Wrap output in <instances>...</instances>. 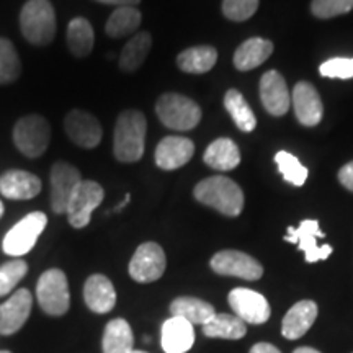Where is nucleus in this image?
Returning <instances> with one entry per match:
<instances>
[{
  "label": "nucleus",
  "mask_w": 353,
  "mask_h": 353,
  "mask_svg": "<svg viewBox=\"0 0 353 353\" xmlns=\"http://www.w3.org/2000/svg\"><path fill=\"white\" fill-rule=\"evenodd\" d=\"M82 182L81 172L68 162H56L51 169V208L63 214L68 211L69 201Z\"/></svg>",
  "instance_id": "obj_10"
},
{
  "label": "nucleus",
  "mask_w": 353,
  "mask_h": 353,
  "mask_svg": "<svg viewBox=\"0 0 353 353\" xmlns=\"http://www.w3.org/2000/svg\"><path fill=\"white\" fill-rule=\"evenodd\" d=\"M28 272V265L25 260L15 259L3 263L0 267V296L12 293V290L20 283L21 278Z\"/></svg>",
  "instance_id": "obj_35"
},
{
  "label": "nucleus",
  "mask_w": 353,
  "mask_h": 353,
  "mask_svg": "<svg viewBox=\"0 0 353 353\" xmlns=\"http://www.w3.org/2000/svg\"><path fill=\"white\" fill-rule=\"evenodd\" d=\"M339 180H341L343 187L353 192V161L342 167L341 172H339Z\"/></svg>",
  "instance_id": "obj_39"
},
{
  "label": "nucleus",
  "mask_w": 353,
  "mask_h": 353,
  "mask_svg": "<svg viewBox=\"0 0 353 353\" xmlns=\"http://www.w3.org/2000/svg\"><path fill=\"white\" fill-rule=\"evenodd\" d=\"M211 268L218 275L237 276L242 280L255 281L263 275V267L250 255L239 250H223L211 259Z\"/></svg>",
  "instance_id": "obj_11"
},
{
  "label": "nucleus",
  "mask_w": 353,
  "mask_h": 353,
  "mask_svg": "<svg viewBox=\"0 0 353 353\" xmlns=\"http://www.w3.org/2000/svg\"><path fill=\"white\" fill-rule=\"evenodd\" d=\"M218 61V51L213 46H195L180 52L176 57V64L183 72L205 74L213 69Z\"/></svg>",
  "instance_id": "obj_27"
},
{
  "label": "nucleus",
  "mask_w": 353,
  "mask_h": 353,
  "mask_svg": "<svg viewBox=\"0 0 353 353\" xmlns=\"http://www.w3.org/2000/svg\"><path fill=\"white\" fill-rule=\"evenodd\" d=\"M275 162L278 165V170L283 175L286 182L294 185V187H303V185L306 183L307 169L299 162V159L296 156H293V154L286 151H280L276 152Z\"/></svg>",
  "instance_id": "obj_33"
},
{
  "label": "nucleus",
  "mask_w": 353,
  "mask_h": 353,
  "mask_svg": "<svg viewBox=\"0 0 353 353\" xmlns=\"http://www.w3.org/2000/svg\"><path fill=\"white\" fill-rule=\"evenodd\" d=\"M247 332V325L237 316L216 314L210 322L203 325V334L210 339H228V341H239Z\"/></svg>",
  "instance_id": "obj_28"
},
{
  "label": "nucleus",
  "mask_w": 353,
  "mask_h": 353,
  "mask_svg": "<svg viewBox=\"0 0 353 353\" xmlns=\"http://www.w3.org/2000/svg\"><path fill=\"white\" fill-rule=\"evenodd\" d=\"M193 195L203 205L224 216H239L244 208V193L234 180L223 175L208 176L195 187Z\"/></svg>",
  "instance_id": "obj_1"
},
{
  "label": "nucleus",
  "mask_w": 353,
  "mask_h": 353,
  "mask_svg": "<svg viewBox=\"0 0 353 353\" xmlns=\"http://www.w3.org/2000/svg\"><path fill=\"white\" fill-rule=\"evenodd\" d=\"M229 306L245 324H263L270 319V304L254 290L236 288L229 293Z\"/></svg>",
  "instance_id": "obj_12"
},
{
  "label": "nucleus",
  "mask_w": 353,
  "mask_h": 353,
  "mask_svg": "<svg viewBox=\"0 0 353 353\" xmlns=\"http://www.w3.org/2000/svg\"><path fill=\"white\" fill-rule=\"evenodd\" d=\"M250 353H281V352L278 350L275 345H272V343L260 342V343H255V345L250 348Z\"/></svg>",
  "instance_id": "obj_40"
},
{
  "label": "nucleus",
  "mask_w": 353,
  "mask_h": 353,
  "mask_svg": "<svg viewBox=\"0 0 353 353\" xmlns=\"http://www.w3.org/2000/svg\"><path fill=\"white\" fill-rule=\"evenodd\" d=\"M41 192L37 175L25 170H8L0 176V193L8 200H32Z\"/></svg>",
  "instance_id": "obj_20"
},
{
  "label": "nucleus",
  "mask_w": 353,
  "mask_h": 353,
  "mask_svg": "<svg viewBox=\"0 0 353 353\" xmlns=\"http://www.w3.org/2000/svg\"><path fill=\"white\" fill-rule=\"evenodd\" d=\"M324 237V232L321 231L319 223L316 219H304L298 228H288L285 241L298 244L299 250L306 254V262L314 263L319 260H325L332 254L330 245H319L317 239Z\"/></svg>",
  "instance_id": "obj_13"
},
{
  "label": "nucleus",
  "mask_w": 353,
  "mask_h": 353,
  "mask_svg": "<svg viewBox=\"0 0 353 353\" xmlns=\"http://www.w3.org/2000/svg\"><path fill=\"white\" fill-rule=\"evenodd\" d=\"M94 28L90 21L82 19L70 20L68 26V44L74 56L85 57L94 50Z\"/></svg>",
  "instance_id": "obj_30"
},
{
  "label": "nucleus",
  "mask_w": 353,
  "mask_h": 353,
  "mask_svg": "<svg viewBox=\"0 0 353 353\" xmlns=\"http://www.w3.org/2000/svg\"><path fill=\"white\" fill-rule=\"evenodd\" d=\"M273 52V43L263 38H250L237 48L234 54V65L245 72L262 65Z\"/></svg>",
  "instance_id": "obj_23"
},
{
  "label": "nucleus",
  "mask_w": 353,
  "mask_h": 353,
  "mask_svg": "<svg viewBox=\"0 0 353 353\" xmlns=\"http://www.w3.org/2000/svg\"><path fill=\"white\" fill-rule=\"evenodd\" d=\"M195 343L193 325L183 317L172 316L162 325V348L165 353H187Z\"/></svg>",
  "instance_id": "obj_21"
},
{
  "label": "nucleus",
  "mask_w": 353,
  "mask_h": 353,
  "mask_svg": "<svg viewBox=\"0 0 353 353\" xmlns=\"http://www.w3.org/2000/svg\"><path fill=\"white\" fill-rule=\"evenodd\" d=\"M353 8V0H312L311 12L317 19H334L348 13Z\"/></svg>",
  "instance_id": "obj_36"
},
{
  "label": "nucleus",
  "mask_w": 353,
  "mask_h": 353,
  "mask_svg": "<svg viewBox=\"0 0 353 353\" xmlns=\"http://www.w3.org/2000/svg\"><path fill=\"white\" fill-rule=\"evenodd\" d=\"M33 306L28 290H17L10 299L0 304V335H12L23 327Z\"/></svg>",
  "instance_id": "obj_14"
},
{
  "label": "nucleus",
  "mask_w": 353,
  "mask_h": 353,
  "mask_svg": "<svg viewBox=\"0 0 353 353\" xmlns=\"http://www.w3.org/2000/svg\"><path fill=\"white\" fill-rule=\"evenodd\" d=\"M141 12L134 7H118L107 21V34L112 38H123L139 28Z\"/></svg>",
  "instance_id": "obj_32"
},
{
  "label": "nucleus",
  "mask_w": 353,
  "mask_h": 353,
  "mask_svg": "<svg viewBox=\"0 0 353 353\" xmlns=\"http://www.w3.org/2000/svg\"><path fill=\"white\" fill-rule=\"evenodd\" d=\"M151 46L152 38L148 32L138 33L136 37H132L126 43V46L123 48V52L120 56V68L125 72H134L136 69H139L143 65L149 51H151Z\"/></svg>",
  "instance_id": "obj_29"
},
{
  "label": "nucleus",
  "mask_w": 353,
  "mask_h": 353,
  "mask_svg": "<svg viewBox=\"0 0 353 353\" xmlns=\"http://www.w3.org/2000/svg\"><path fill=\"white\" fill-rule=\"evenodd\" d=\"M51 139V128L39 114L23 117L13 130V141L19 151L30 159L41 157Z\"/></svg>",
  "instance_id": "obj_7"
},
{
  "label": "nucleus",
  "mask_w": 353,
  "mask_h": 353,
  "mask_svg": "<svg viewBox=\"0 0 353 353\" xmlns=\"http://www.w3.org/2000/svg\"><path fill=\"white\" fill-rule=\"evenodd\" d=\"M20 26L32 44H50L56 37V13L50 0H28L21 8Z\"/></svg>",
  "instance_id": "obj_3"
},
{
  "label": "nucleus",
  "mask_w": 353,
  "mask_h": 353,
  "mask_svg": "<svg viewBox=\"0 0 353 353\" xmlns=\"http://www.w3.org/2000/svg\"><path fill=\"white\" fill-rule=\"evenodd\" d=\"M83 299L87 307L97 314H107L117 304V291L112 281L105 275H92L83 286Z\"/></svg>",
  "instance_id": "obj_19"
},
{
  "label": "nucleus",
  "mask_w": 353,
  "mask_h": 353,
  "mask_svg": "<svg viewBox=\"0 0 353 353\" xmlns=\"http://www.w3.org/2000/svg\"><path fill=\"white\" fill-rule=\"evenodd\" d=\"M203 159L211 169L228 172L241 164V152L232 139L219 138L208 145Z\"/></svg>",
  "instance_id": "obj_24"
},
{
  "label": "nucleus",
  "mask_w": 353,
  "mask_h": 353,
  "mask_svg": "<svg viewBox=\"0 0 353 353\" xmlns=\"http://www.w3.org/2000/svg\"><path fill=\"white\" fill-rule=\"evenodd\" d=\"M69 138L85 149L97 148L101 141V126L92 113L83 110H72L64 121Z\"/></svg>",
  "instance_id": "obj_15"
},
{
  "label": "nucleus",
  "mask_w": 353,
  "mask_h": 353,
  "mask_svg": "<svg viewBox=\"0 0 353 353\" xmlns=\"http://www.w3.org/2000/svg\"><path fill=\"white\" fill-rule=\"evenodd\" d=\"M145 118L138 110H126L117 120L113 154L120 162H138L144 154Z\"/></svg>",
  "instance_id": "obj_2"
},
{
  "label": "nucleus",
  "mask_w": 353,
  "mask_h": 353,
  "mask_svg": "<svg viewBox=\"0 0 353 353\" xmlns=\"http://www.w3.org/2000/svg\"><path fill=\"white\" fill-rule=\"evenodd\" d=\"M317 317V304L314 301H299L286 312L283 317V324H281V334L290 341H296L301 339L304 334L311 329Z\"/></svg>",
  "instance_id": "obj_22"
},
{
  "label": "nucleus",
  "mask_w": 353,
  "mask_h": 353,
  "mask_svg": "<svg viewBox=\"0 0 353 353\" xmlns=\"http://www.w3.org/2000/svg\"><path fill=\"white\" fill-rule=\"evenodd\" d=\"M0 353H12V352H8V350H0Z\"/></svg>",
  "instance_id": "obj_46"
},
{
  "label": "nucleus",
  "mask_w": 353,
  "mask_h": 353,
  "mask_svg": "<svg viewBox=\"0 0 353 353\" xmlns=\"http://www.w3.org/2000/svg\"><path fill=\"white\" fill-rule=\"evenodd\" d=\"M224 107H226L234 123H236V126L239 128L241 131L250 132L255 130V126H257L255 114L252 113L249 105H247V101L244 97H242L241 92H237L236 88L228 90L226 97H224Z\"/></svg>",
  "instance_id": "obj_31"
},
{
  "label": "nucleus",
  "mask_w": 353,
  "mask_h": 353,
  "mask_svg": "<svg viewBox=\"0 0 353 353\" xmlns=\"http://www.w3.org/2000/svg\"><path fill=\"white\" fill-rule=\"evenodd\" d=\"M100 3H110V6H118V7H134L138 6L141 0H97Z\"/></svg>",
  "instance_id": "obj_41"
},
{
  "label": "nucleus",
  "mask_w": 353,
  "mask_h": 353,
  "mask_svg": "<svg viewBox=\"0 0 353 353\" xmlns=\"http://www.w3.org/2000/svg\"><path fill=\"white\" fill-rule=\"evenodd\" d=\"M46 224L48 218L41 211H34V213L25 216L3 237V252L10 257H23L37 244Z\"/></svg>",
  "instance_id": "obj_6"
},
{
  "label": "nucleus",
  "mask_w": 353,
  "mask_h": 353,
  "mask_svg": "<svg viewBox=\"0 0 353 353\" xmlns=\"http://www.w3.org/2000/svg\"><path fill=\"white\" fill-rule=\"evenodd\" d=\"M259 0H224L223 13L232 21H244L257 12Z\"/></svg>",
  "instance_id": "obj_37"
},
{
  "label": "nucleus",
  "mask_w": 353,
  "mask_h": 353,
  "mask_svg": "<svg viewBox=\"0 0 353 353\" xmlns=\"http://www.w3.org/2000/svg\"><path fill=\"white\" fill-rule=\"evenodd\" d=\"M293 353H321V352H317L316 348H311V347H301V348H296Z\"/></svg>",
  "instance_id": "obj_42"
},
{
  "label": "nucleus",
  "mask_w": 353,
  "mask_h": 353,
  "mask_svg": "<svg viewBox=\"0 0 353 353\" xmlns=\"http://www.w3.org/2000/svg\"><path fill=\"white\" fill-rule=\"evenodd\" d=\"M103 198L105 192L99 183L94 180H82L65 211L70 226L76 229L85 228L90 223L92 213L101 205Z\"/></svg>",
  "instance_id": "obj_8"
},
{
  "label": "nucleus",
  "mask_w": 353,
  "mask_h": 353,
  "mask_svg": "<svg viewBox=\"0 0 353 353\" xmlns=\"http://www.w3.org/2000/svg\"><path fill=\"white\" fill-rule=\"evenodd\" d=\"M134 345L131 325L125 319L110 321L101 339L103 353H130Z\"/></svg>",
  "instance_id": "obj_25"
},
{
  "label": "nucleus",
  "mask_w": 353,
  "mask_h": 353,
  "mask_svg": "<svg viewBox=\"0 0 353 353\" xmlns=\"http://www.w3.org/2000/svg\"><path fill=\"white\" fill-rule=\"evenodd\" d=\"M130 200H131V195H126L125 200H123V201L120 203V206H117V211H121L123 208H125L128 203H130Z\"/></svg>",
  "instance_id": "obj_43"
},
{
  "label": "nucleus",
  "mask_w": 353,
  "mask_h": 353,
  "mask_svg": "<svg viewBox=\"0 0 353 353\" xmlns=\"http://www.w3.org/2000/svg\"><path fill=\"white\" fill-rule=\"evenodd\" d=\"M39 306L48 316H64L69 311L70 294L68 276L59 268H51L39 276L37 285Z\"/></svg>",
  "instance_id": "obj_5"
},
{
  "label": "nucleus",
  "mask_w": 353,
  "mask_h": 353,
  "mask_svg": "<svg viewBox=\"0 0 353 353\" xmlns=\"http://www.w3.org/2000/svg\"><path fill=\"white\" fill-rule=\"evenodd\" d=\"M21 72L20 57L13 44L6 38H0V83L17 81Z\"/></svg>",
  "instance_id": "obj_34"
},
{
  "label": "nucleus",
  "mask_w": 353,
  "mask_h": 353,
  "mask_svg": "<svg viewBox=\"0 0 353 353\" xmlns=\"http://www.w3.org/2000/svg\"><path fill=\"white\" fill-rule=\"evenodd\" d=\"M165 265L167 260L162 247L156 242H145L132 255L128 270L138 283H152L164 275Z\"/></svg>",
  "instance_id": "obj_9"
},
{
  "label": "nucleus",
  "mask_w": 353,
  "mask_h": 353,
  "mask_svg": "<svg viewBox=\"0 0 353 353\" xmlns=\"http://www.w3.org/2000/svg\"><path fill=\"white\" fill-rule=\"evenodd\" d=\"M195 154V144L192 139L182 136H167L156 149V164L162 170H175L187 164Z\"/></svg>",
  "instance_id": "obj_17"
},
{
  "label": "nucleus",
  "mask_w": 353,
  "mask_h": 353,
  "mask_svg": "<svg viewBox=\"0 0 353 353\" xmlns=\"http://www.w3.org/2000/svg\"><path fill=\"white\" fill-rule=\"evenodd\" d=\"M2 214H3V203L0 201V218H2Z\"/></svg>",
  "instance_id": "obj_44"
},
{
  "label": "nucleus",
  "mask_w": 353,
  "mask_h": 353,
  "mask_svg": "<svg viewBox=\"0 0 353 353\" xmlns=\"http://www.w3.org/2000/svg\"><path fill=\"white\" fill-rule=\"evenodd\" d=\"M321 76L329 79H347L353 77V57H332L325 61L319 68Z\"/></svg>",
  "instance_id": "obj_38"
},
{
  "label": "nucleus",
  "mask_w": 353,
  "mask_h": 353,
  "mask_svg": "<svg viewBox=\"0 0 353 353\" xmlns=\"http://www.w3.org/2000/svg\"><path fill=\"white\" fill-rule=\"evenodd\" d=\"M260 97L265 110L273 117H283L290 108V92L283 76L276 70H268L260 81Z\"/></svg>",
  "instance_id": "obj_16"
},
{
  "label": "nucleus",
  "mask_w": 353,
  "mask_h": 353,
  "mask_svg": "<svg viewBox=\"0 0 353 353\" xmlns=\"http://www.w3.org/2000/svg\"><path fill=\"white\" fill-rule=\"evenodd\" d=\"M130 353H148V352H143V350H134V348H132V350H131Z\"/></svg>",
  "instance_id": "obj_45"
},
{
  "label": "nucleus",
  "mask_w": 353,
  "mask_h": 353,
  "mask_svg": "<svg viewBox=\"0 0 353 353\" xmlns=\"http://www.w3.org/2000/svg\"><path fill=\"white\" fill-rule=\"evenodd\" d=\"M293 107L296 113L298 121L304 126H316L319 125L324 114L322 100L314 87L309 82L296 83L293 90Z\"/></svg>",
  "instance_id": "obj_18"
},
{
  "label": "nucleus",
  "mask_w": 353,
  "mask_h": 353,
  "mask_svg": "<svg viewBox=\"0 0 353 353\" xmlns=\"http://www.w3.org/2000/svg\"><path fill=\"white\" fill-rule=\"evenodd\" d=\"M170 312L172 316L183 317V319L188 321L192 325H205L206 322H210L211 317L216 314L214 307L211 306L210 303L190 296L176 298L175 301L170 304Z\"/></svg>",
  "instance_id": "obj_26"
},
{
  "label": "nucleus",
  "mask_w": 353,
  "mask_h": 353,
  "mask_svg": "<svg viewBox=\"0 0 353 353\" xmlns=\"http://www.w3.org/2000/svg\"><path fill=\"white\" fill-rule=\"evenodd\" d=\"M156 112L159 120L175 131L193 130L201 120V110L188 97L180 94H164L157 100Z\"/></svg>",
  "instance_id": "obj_4"
}]
</instances>
